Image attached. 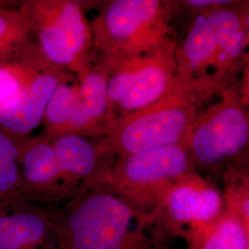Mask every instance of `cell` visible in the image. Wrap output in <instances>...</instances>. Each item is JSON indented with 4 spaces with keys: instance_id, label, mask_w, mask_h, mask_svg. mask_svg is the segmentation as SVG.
<instances>
[{
    "instance_id": "1",
    "label": "cell",
    "mask_w": 249,
    "mask_h": 249,
    "mask_svg": "<svg viewBox=\"0 0 249 249\" xmlns=\"http://www.w3.org/2000/svg\"><path fill=\"white\" fill-rule=\"evenodd\" d=\"M53 213L56 249H173L177 239L107 186L81 191Z\"/></svg>"
},
{
    "instance_id": "2",
    "label": "cell",
    "mask_w": 249,
    "mask_h": 249,
    "mask_svg": "<svg viewBox=\"0 0 249 249\" xmlns=\"http://www.w3.org/2000/svg\"><path fill=\"white\" fill-rule=\"evenodd\" d=\"M233 78L217 72L177 80L172 88L148 107L117 118L101 140L116 159L152 149L186 144L205 107L219 97Z\"/></svg>"
},
{
    "instance_id": "3",
    "label": "cell",
    "mask_w": 249,
    "mask_h": 249,
    "mask_svg": "<svg viewBox=\"0 0 249 249\" xmlns=\"http://www.w3.org/2000/svg\"><path fill=\"white\" fill-rule=\"evenodd\" d=\"M176 4L162 0L107 1L89 23L93 54L128 57L152 52L169 43Z\"/></svg>"
},
{
    "instance_id": "4",
    "label": "cell",
    "mask_w": 249,
    "mask_h": 249,
    "mask_svg": "<svg viewBox=\"0 0 249 249\" xmlns=\"http://www.w3.org/2000/svg\"><path fill=\"white\" fill-rule=\"evenodd\" d=\"M219 97L198 116L186 142L196 172L242 166L238 160L249 146V112L240 88L233 82Z\"/></svg>"
},
{
    "instance_id": "5",
    "label": "cell",
    "mask_w": 249,
    "mask_h": 249,
    "mask_svg": "<svg viewBox=\"0 0 249 249\" xmlns=\"http://www.w3.org/2000/svg\"><path fill=\"white\" fill-rule=\"evenodd\" d=\"M85 5L73 0H30L21 5L41 53L74 76L93 59V38Z\"/></svg>"
},
{
    "instance_id": "6",
    "label": "cell",
    "mask_w": 249,
    "mask_h": 249,
    "mask_svg": "<svg viewBox=\"0 0 249 249\" xmlns=\"http://www.w3.org/2000/svg\"><path fill=\"white\" fill-rule=\"evenodd\" d=\"M195 172L187 145H170L116 159L106 186L134 210L150 214L174 183Z\"/></svg>"
},
{
    "instance_id": "7",
    "label": "cell",
    "mask_w": 249,
    "mask_h": 249,
    "mask_svg": "<svg viewBox=\"0 0 249 249\" xmlns=\"http://www.w3.org/2000/svg\"><path fill=\"white\" fill-rule=\"evenodd\" d=\"M176 40L152 52L128 57H97L107 78V94L117 118L148 107L169 90L177 80Z\"/></svg>"
},
{
    "instance_id": "8",
    "label": "cell",
    "mask_w": 249,
    "mask_h": 249,
    "mask_svg": "<svg viewBox=\"0 0 249 249\" xmlns=\"http://www.w3.org/2000/svg\"><path fill=\"white\" fill-rule=\"evenodd\" d=\"M223 209V192L195 172L174 183L151 214L175 238L182 239L213 222Z\"/></svg>"
},
{
    "instance_id": "9",
    "label": "cell",
    "mask_w": 249,
    "mask_h": 249,
    "mask_svg": "<svg viewBox=\"0 0 249 249\" xmlns=\"http://www.w3.org/2000/svg\"><path fill=\"white\" fill-rule=\"evenodd\" d=\"M249 27V2L201 13L182 45L176 49L178 77L187 80L209 73L215 53L225 38Z\"/></svg>"
},
{
    "instance_id": "10",
    "label": "cell",
    "mask_w": 249,
    "mask_h": 249,
    "mask_svg": "<svg viewBox=\"0 0 249 249\" xmlns=\"http://www.w3.org/2000/svg\"><path fill=\"white\" fill-rule=\"evenodd\" d=\"M50 139L71 198L85 189L107 185L116 158L101 138L63 134Z\"/></svg>"
},
{
    "instance_id": "11",
    "label": "cell",
    "mask_w": 249,
    "mask_h": 249,
    "mask_svg": "<svg viewBox=\"0 0 249 249\" xmlns=\"http://www.w3.org/2000/svg\"><path fill=\"white\" fill-rule=\"evenodd\" d=\"M18 165L20 197L46 207H57L71 199L49 137L42 134L26 138L19 152Z\"/></svg>"
},
{
    "instance_id": "12",
    "label": "cell",
    "mask_w": 249,
    "mask_h": 249,
    "mask_svg": "<svg viewBox=\"0 0 249 249\" xmlns=\"http://www.w3.org/2000/svg\"><path fill=\"white\" fill-rule=\"evenodd\" d=\"M53 207L16 197L0 203V249H56Z\"/></svg>"
},
{
    "instance_id": "13",
    "label": "cell",
    "mask_w": 249,
    "mask_h": 249,
    "mask_svg": "<svg viewBox=\"0 0 249 249\" xmlns=\"http://www.w3.org/2000/svg\"><path fill=\"white\" fill-rule=\"evenodd\" d=\"M78 93L71 120L66 134L96 139L107 136L116 121L107 94V72L93 56L76 76Z\"/></svg>"
},
{
    "instance_id": "14",
    "label": "cell",
    "mask_w": 249,
    "mask_h": 249,
    "mask_svg": "<svg viewBox=\"0 0 249 249\" xmlns=\"http://www.w3.org/2000/svg\"><path fill=\"white\" fill-rule=\"evenodd\" d=\"M75 80V76L50 63L36 75L17 98L0 108V125L19 137L30 133L42 123L45 108L58 85Z\"/></svg>"
},
{
    "instance_id": "15",
    "label": "cell",
    "mask_w": 249,
    "mask_h": 249,
    "mask_svg": "<svg viewBox=\"0 0 249 249\" xmlns=\"http://www.w3.org/2000/svg\"><path fill=\"white\" fill-rule=\"evenodd\" d=\"M185 249H249V229L227 209L203 227L185 235Z\"/></svg>"
},
{
    "instance_id": "16",
    "label": "cell",
    "mask_w": 249,
    "mask_h": 249,
    "mask_svg": "<svg viewBox=\"0 0 249 249\" xmlns=\"http://www.w3.org/2000/svg\"><path fill=\"white\" fill-rule=\"evenodd\" d=\"M50 63L36 42L18 57L0 63V108L17 98L39 71Z\"/></svg>"
},
{
    "instance_id": "17",
    "label": "cell",
    "mask_w": 249,
    "mask_h": 249,
    "mask_svg": "<svg viewBox=\"0 0 249 249\" xmlns=\"http://www.w3.org/2000/svg\"><path fill=\"white\" fill-rule=\"evenodd\" d=\"M21 5L0 9V63L18 57L35 42L30 19Z\"/></svg>"
},
{
    "instance_id": "18",
    "label": "cell",
    "mask_w": 249,
    "mask_h": 249,
    "mask_svg": "<svg viewBox=\"0 0 249 249\" xmlns=\"http://www.w3.org/2000/svg\"><path fill=\"white\" fill-rule=\"evenodd\" d=\"M25 139L0 125V203L20 197L18 158Z\"/></svg>"
},
{
    "instance_id": "19",
    "label": "cell",
    "mask_w": 249,
    "mask_h": 249,
    "mask_svg": "<svg viewBox=\"0 0 249 249\" xmlns=\"http://www.w3.org/2000/svg\"><path fill=\"white\" fill-rule=\"evenodd\" d=\"M65 81L58 85L49 100L42 123L45 125L44 135L53 138L67 133L71 120L78 93L77 80Z\"/></svg>"
},
{
    "instance_id": "20",
    "label": "cell",
    "mask_w": 249,
    "mask_h": 249,
    "mask_svg": "<svg viewBox=\"0 0 249 249\" xmlns=\"http://www.w3.org/2000/svg\"><path fill=\"white\" fill-rule=\"evenodd\" d=\"M224 208L236 214L249 229V179L248 168L234 167L223 174Z\"/></svg>"
},
{
    "instance_id": "21",
    "label": "cell",
    "mask_w": 249,
    "mask_h": 249,
    "mask_svg": "<svg viewBox=\"0 0 249 249\" xmlns=\"http://www.w3.org/2000/svg\"><path fill=\"white\" fill-rule=\"evenodd\" d=\"M249 45V27H244L223 40L217 49L211 68L213 71L233 78L246 58Z\"/></svg>"
},
{
    "instance_id": "22",
    "label": "cell",
    "mask_w": 249,
    "mask_h": 249,
    "mask_svg": "<svg viewBox=\"0 0 249 249\" xmlns=\"http://www.w3.org/2000/svg\"><path fill=\"white\" fill-rule=\"evenodd\" d=\"M239 1L232 0H185L179 4L191 9L192 11H200L201 13L210 12L217 9H224L234 6Z\"/></svg>"
},
{
    "instance_id": "23",
    "label": "cell",
    "mask_w": 249,
    "mask_h": 249,
    "mask_svg": "<svg viewBox=\"0 0 249 249\" xmlns=\"http://www.w3.org/2000/svg\"><path fill=\"white\" fill-rule=\"evenodd\" d=\"M23 1H10V0H0V9H15L18 8Z\"/></svg>"
}]
</instances>
